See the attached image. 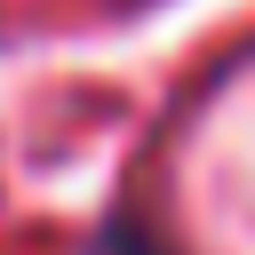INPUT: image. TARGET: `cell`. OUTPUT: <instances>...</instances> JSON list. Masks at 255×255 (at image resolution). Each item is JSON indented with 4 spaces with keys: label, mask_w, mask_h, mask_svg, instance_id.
<instances>
[{
    "label": "cell",
    "mask_w": 255,
    "mask_h": 255,
    "mask_svg": "<svg viewBox=\"0 0 255 255\" xmlns=\"http://www.w3.org/2000/svg\"><path fill=\"white\" fill-rule=\"evenodd\" d=\"M96 255H167V247H159V239H151L143 223H128V215H120V223H104V239H96Z\"/></svg>",
    "instance_id": "1"
}]
</instances>
